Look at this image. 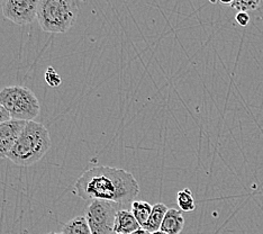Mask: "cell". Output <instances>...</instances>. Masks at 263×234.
<instances>
[{
  "label": "cell",
  "mask_w": 263,
  "mask_h": 234,
  "mask_svg": "<svg viewBox=\"0 0 263 234\" xmlns=\"http://www.w3.org/2000/svg\"><path fill=\"white\" fill-rule=\"evenodd\" d=\"M74 194L85 201L129 203L140 194L135 177L119 168L97 166L86 170L74 184Z\"/></svg>",
  "instance_id": "1"
},
{
  "label": "cell",
  "mask_w": 263,
  "mask_h": 234,
  "mask_svg": "<svg viewBox=\"0 0 263 234\" xmlns=\"http://www.w3.org/2000/svg\"><path fill=\"white\" fill-rule=\"evenodd\" d=\"M51 146V136L45 126L35 121L27 122L8 159L17 166H32L44 157Z\"/></svg>",
  "instance_id": "2"
},
{
  "label": "cell",
  "mask_w": 263,
  "mask_h": 234,
  "mask_svg": "<svg viewBox=\"0 0 263 234\" xmlns=\"http://www.w3.org/2000/svg\"><path fill=\"white\" fill-rule=\"evenodd\" d=\"M79 7L73 0H41L39 2L37 21L41 29L46 33L61 34L72 27Z\"/></svg>",
  "instance_id": "3"
},
{
  "label": "cell",
  "mask_w": 263,
  "mask_h": 234,
  "mask_svg": "<svg viewBox=\"0 0 263 234\" xmlns=\"http://www.w3.org/2000/svg\"><path fill=\"white\" fill-rule=\"evenodd\" d=\"M0 103L7 110L11 119L32 122L39 116L41 106L31 89L23 86L5 87L0 90Z\"/></svg>",
  "instance_id": "4"
},
{
  "label": "cell",
  "mask_w": 263,
  "mask_h": 234,
  "mask_svg": "<svg viewBox=\"0 0 263 234\" xmlns=\"http://www.w3.org/2000/svg\"><path fill=\"white\" fill-rule=\"evenodd\" d=\"M117 204L108 201H92L86 209V219L91 234H111L117 214Z\"/></svg>",
  "instance_id": "5"
},
{
  "label": "cell",
  "mask_w": 263,
  "mask_h": 234,
  "mask_svg": "<svg viewBox=\"0 0 263 234\" xmlns=\"http://www.w3.org/2000/svg\"><path fill=\"white\" fill-rule=\"evenodd\" d=\"M3 15L17 25H28L37 20L39 2L35 0H7L2 4Z\"/></svg>",
  "instance_id": "6"
},
{
  "label": "cell",
  "mask_w": 263,
  "mask_h": 234,
  "mask_svg": "<svg viewBox=\"0 0 263 234\" xmlns=\"http://www.w3.org/2000/svg\"><path fill=\"white\" fill-rule=\"evenodd\" d=\"M26 123L10 119L8 122L0 124V159L8 158Z\"/></svg>",
  "instance_id": "7"
},
{
  "label": "cell",
  "mask_w": 263,
  "mask_h": 234,
  "mask_svg": "<svg viewBox=\"0 0 263 234\" xmlns=\"http://www.w3.org/2000/svg\"><path fill=\"white\" fill-rule=\"evenodd\" d=\"M139 229H141V225L130 211L121 209L117 212L114 224V232L116 234H132Z\"/></svg>",
  "instance_id": "8"
},
{
  "label": "cell",
  "mask_w": 263,
  "mask_h": 234,
  "mask_svg": "<svg viewBox=\"0 0 263 234\" xmlns=\"http://www.w3.org/2000/svg\"><path fill=\"white\" fill-rule=\"evenodd\" d=\"M184 226V219L180 211L176 208H169L166 212L160 231L168 234H180Z\"/></svg>",
  "instance_id": "9"
},
{
  "label": "cell",
  "mask_w": 263,
  "mask_h": 234,
  "mask_svg": "<svg viewBox=\"0 0 263 234\" xmlns=\"http://www.w3.org/2000/svg\"><path fill=\"white\" fill-rule=\"evenodd\" d=\"M168 207H166L165 204L163 203H158L153 205L152 208V213L150 215V219L146 222V224L143 226V229L146 230L147 232H150L151 234L160 231L161 229V224H162L164 216L168 212Z\"/></svg>",
  "instance_id": "10"
},
{
  "label": "cell",
  "mask_w": 263,
  "mask_h": 234,
  "mask_svg": "<svg viewBox=\"0 0 263 234\" xmlns=\"http://www.w3.org/2000/svg\"><path fill=\"white\" fill-rule=\"evenodd\" d=\"M62 234H91L86 216H76L63 225Z\"/></svg>",
  "instance_id": "11"
},
{
  "label": "cell",
  "mask_w": 263,
  "mask_h": 234,
  "mask_svg": "<svg viewBox=\"0 0 263 234\" xmlns=\"http://www.w3.org/2000/svg\"><path fill=\"white\" fill-rule=\"evenodd\" d=\"M152 208L153 206L151 204H148L147 202L144 201H134L132 203V213H133L134 218L136 221L139 222V224L141 227L144 226L146 224V222L150 219V215L152 213Z\"/></svg>",
  "instance_id": "12"
},
{
  "label": "cell",
  "mask_w": 263,
  "mask_h": 234,
  "mask_svg": "<svg viewBox=\"0 0 263 234\" xmlns=\"http://www.w3.org/2000/svg\"><path fill=\"white\" fill-rule=\"evenodd\" d=\"M177 204L182 212H193L196 208V204L193 193L189 188H184L177 194Z\"/></svg>",
  "instance_id": "13"
},
{
  "label": "cell",
  "mask_w": 263,
  "mask_h": 234,
  "mask_svg": "<svg viewBox=\"0 0 263 234\" xmlns=\"http://www.w3.org/2000/svg\"><path fill=\"white\" fill-rule=\"evenodd\" d=\"M230 7L238 10V13H248V11L256 10L261 5L259 0H234L229 3Z\"/></svg>",
  "instance_id": "14"
},
{
  "label": "cell",
  "mask_w": 263,
  "mask_h": 234,
  "mask_svg": "<svg viewBox=\"0 0 263 234\" xmlns=\"http://www.w3.org/2000/svg\"><path fill=\"white\" fill-rule=\"evenodd\" d=\"M44 78H45V81L47 85L51 87L55 88V87H59L62 83V78L60 77V75L52 67L47 68Z\"/></svg>",
  "instance_id": "15"
},
{
  "label": "cell",
  "mask_w": 263,
  "mask_h": 234,
  "mask_svg": "<svg viewBox=\"0 0 263 234\" xmlns=\"http://www.w3.org/2000/svg\"><path fill=\"white\" fill-rule=\"evenodd\" d=\"M235 21L241 26H247L250 22V16L248 13H237L235 16Z\"/></svg>",
  "instance_id": "16"
},
{
  "label": "cell",
  "mask_w": 263,
  "mask_h": 234,
  "mask_svg": "<svg viewBox=\"0 0 263 234\" xmlns=\"http://www.w3.org/2000/svg\"><path fill=\"white\" fill-rule=\"evenodd\" d=\"M10 119H11V117L9 115V113L3 106V104L0 103V124H4L6 122H8V121H10Z\"/></svg>",
  "instance_id": "17"
},
{
  "label": "cell",
  "mask_w": 263,
  "mask_h": 234,
  "mask_svg": "<svg viewBox=\"0 0 263 234\" xmlns=\"http://www.w3.org/2000/svg\"><path fill=\"white\" fill-rule=\"evenodd\" d=\"M132 234H151V233H150V232H147L146 230L143 229V227H141V229H139L137 231L133 232Z\"/></svg>",
  "instance_id": "18"
},
{
  "label": "cell",
  "mask_w": 263,
  "mask_h": 234,
  "mask_svg": "<svg viewBox=\"0 0 263 234\" xmlns=\"http://www.w3.org/2000/svg\"><path fill=\"white\" fill-rule=\"evenodd\" d=\"M152 234H168V233L162 232V231H157V232H154V233H152Z\"/></svg>",
  "instance_id": "19"
},
{
  "label": "cell",
  "mask_w": 263,
  "mask_h": 234,
  "mask_svg": "<svg viewBox=\"0 0 263 234\" xmlns=\"http://www.w3.org/2000/svg\"><path fill=\"white\" fill-rule=\"evenodd\" d=\"M46 234H62V232H61V233H57V232H50V233H46Z\"/></svg>",
  "instance_id": "20"
}]
</instances>
